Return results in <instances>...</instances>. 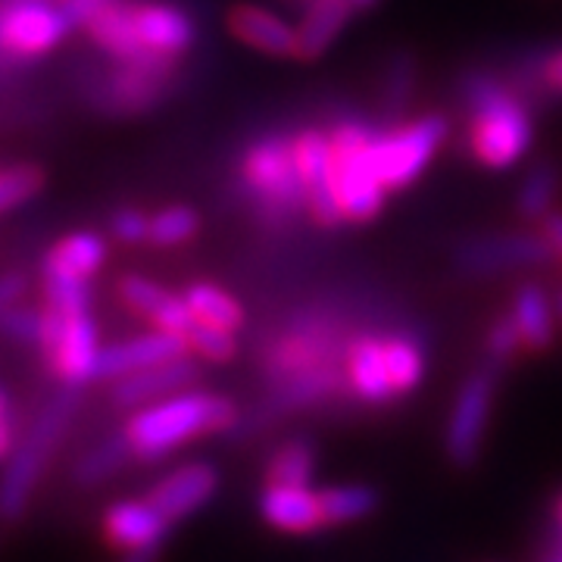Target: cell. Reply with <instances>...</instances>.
<instances>
[{
  "label": "cell",
  "instance_id": "obj_8",
  "mask_svg": "<svg viewBox=\"0 0 562 562\" xmlns=\"http://www.w3.org/2000/svg\"><path fill=\"white\" fill-rule=\"evenodd\" d=\"M41 344L38 350L47 360L54 379L66 387H88L94 384V369L101 357V331L91 310L60 313L54 306H41Z\"/></svg>",
  "mask_w": 562,
  "mask_h": 562
},
{
  "label": "cell",
  "instance_id": "obj_34",
  "mask_svg": "<svg viewBox=\"0 0 562 562\" xmlns=\"http://www.w3.org/2000/svg\"><path fill=\"white\" fill-rule=\"evenodd\" d=\"M201 232V213L188 203H172L162 206L150 216V228H147V244L154 247H179L188 244Z\"/></svg>",
  "mask_w": 562,
  "mask_h": 562
},
{
  "label": "cell",
  "instance_id": "obj_44",
  "mask_svg": "<svg viewBox=\"0 0 562 562\" xmlns=\"http://www.w3.org/2000/svg\"><path fill=\"white\" fill-rule=\"evenodd\" d=\"M538 562H562V535L553 528L547 538L541 541V550H538Z\"/></svg>",
  "mask_w": 562,
  "mask_h": 562
},
{
  "label": "cell",
  "instance_id": "obj_22",
  "mask_svg": "<svg viewBox=\"0 0 562 562\" xmlns=\"http://www.w3.org/2000/svg\"><path fill=\"white\" fill-rule=\"evenodd\" d=\"M120 297L132 313H140L154 328H162V331L184 335L191 328V322H194L181 294L166 291L162 284L147 279V276H122Z\"/></svg>",
  "mask_w": 562,
  "mask_h": 562
},
{
  "label": "cell",
  "instance_id": "obj_49",
  "mask_svg": "<svg viewBox=\"0 0 562 562\" xmlns=\"http://www.w3.org/2000/svg\"><path fill=\"white\" fill-rule=\"evenodd\" d=\"M288 3H294V7H297V10H303V7H310V3H313V0H288Z\"/></svg>",
  "mask_w": 562,
  "mask_h": 562
},
{
  "label": "cell",
  "instance_id": "obj_16",
  "mask_svg": "<svg viewBox=\"0 0 562 562\" xmlns=\"http://www.w3.org/2000/svg\"><path fill=\"white\" fill-rule=\"evenodd\" d=\"M188 353L191 350H188L184 335L154 328L147 335H138V338H125V341L101 347L98 369H94V382H116V379H125V375L140 372L147 366L179 360V357H188Z\"/></svg>",
  "mask_w": 562,
  "mask_h": 562
},
{
  "label": "cell",
  "instance_id": "obj_5",
  "mask_svg": "<svg viewBox=\"0 0 562 562\" xmlns=\"http://www.w3.org/2000/svg\"><path fill=\"white\" fill-rule=\"evenodd\" d=\"M350 338L353 335L347 328V319L335 310L294 313L269 341L262 344V379L272 384L310 372V369H319V366L344 362V350H347Z\"/></svg>",
  "mask_w": 562,
  "mask_h": 562
},
{
  "label": "cell",
  "instance_id": "obj_41",
  "mask_svg": "<svg viewBox=\"0 0 562 562\" xmlns=\"http://www.w3.org/2000/svg\"><path fill=\"white\" fill-rule=\"evenodd\" d=\"M538 81H541L547 91L562 94V47L553 50L550 57H543L541 66H538Z\"/></svg>",
  "mask_w": 562,
  "mask_h": 562
},
{
  "label": "cell",
  "instance_id": "obj_13",
  "mask_svg": "<svg viewBox=\"0 0 562 562\" xmlns=\"http://www.w3.org/2000/svg\"><path fill=\"white\" fill-rule=\"evenodd\" d=\"M128 22L140 50L162 66H179L181 57L198 41V22L176 3L128 0Z\"/></svg>",
  "mask_w": 562,
  "mask_h": 562
},
{
  "label": "cell",
  "instance_id": "obj_40",
  "mask_svg": "<svg viewBox=\"0 0 562 562\" xmlns=\"http://www.w3.org/2000/svg\"><path fill=\"white\" fill-rule=\"evenodd\" d=\"M60 7L72 29H85L106 7V0H60Z\"/></svg>",
  "mask_w": 562,
  "mask_h": 562
},
{
  "label": "cell",
  "instance_id": "obj_46",
  "mask_svg": "<svg viewBox=\"0 0 562 562\" xmlns=\"http://www.w3.org/2000/svg\"><path fill=\"white\" fill-rule=\"evenodd\" d=\"M162 547L166 543H154V547H138V550H125L120 562H160Z\"/></svg>",
  "mask_w": 562,
  "mask_h": 562
},
{
  "label": "cell",
  "instance_id": "obj_21",
  "mask_svg": "<svg viewBox=\"0 0 562 562\" xmlns=\"http://www.w3.org/2000/svg\"><path fill=\"white\" fill-rule=\"evenodd\" d=\"M169 81H172V76H160V72H150L140 66L116 63L110 79L101 85L98 106L106 113H116V116H138V113L160 106Z\"/></svg>",
  "mask_w": 562,
  "mask_h": 562
},
{
  "label": "cell",
  "instance_id": "obj_30",
  "mask_svg": "<svg viewBox=\"0 0 562 562\" xmlns=\"http://www.w3.org/2000/svg\"><path fill=\"white\" fill-rule=\"evenodd\" d=\"M416 94V57L409 50H394L384 63L379 81V110L387 122H397L409 110Z\"/></svg>",
  "mask_w": 562,
  "mask_h": 562
},
{
  "label": "cell",
  "instance_id": "obj_27",
  "mask_svg": "<svg viewBox=\"0 0 562 562\" xmlns=\"http://www.w3.org/2000/svg\"><path fill=\"white\" fill-rule=\"evenodd\" d=\"M384 362H387V379L394 401H403L419 391L425 379V341L416 331H391L384 335Z\"/></svg>",
  "mask_w": 562,
  "mask_h": 562
},
{
  "label": "cell",
  "instance_id": "obj_6",
  "mask_svg": "<svg viewBox=\"0 0 562 562\" xmlns=\"http://www.w3.org/2000/svg\"><path fill=\"white\" fill-rule=\"evenodd\" d=\"M375 135L379 128L362 120H341L328 128L335 154V181L347 222H372L384 210L387 188L375 166Z\"/></svg>",
  "mask_w": 562,
  "mask_h": 562
},
{
  "label": "cell",
  "instance_id": "obj_47",
  "mask_svg": "<svg viewBox=\"0 0 562 562\" xmlns=\"http://www.w3.org/2000/svg\"><path fill=\"white\" fill-rule=\"evenodd\" d=\"M553 522H557L553 528H557V531L562 535V494L557 497V503H553Z\"/></svg>",
  "mask_w": 562,
  "mask_h": 562
},
{
  "label": "cell",
  "instance_id": "obj_2",
  "mask_svg": "<svg viewBox=\"0 0 562 562\" xmlns=\"http://www.w3.org/2000/svg\"><path fill=\"white\" fill-rule=\"evenodd\" d=\"M241 419L238 403L225 394L188 387L135 409L122 431L140 462H157L206 435H228Z\"/></svg>",
  "mask_w": 562,
  "mask_h": 562
},
{
  "label": "cell",
  "instance_id": "obj_45",
  "mask_svg": "<svg viewBox=\"0 0 562 562\" xmlns=\"http://www.w3.org/2000/svg\"><path fill=\"white\" fill-rule=\"evenodd\" d=\"M13 447H16V428H13L10 416H0V462L10 460Z\"/></svg>",
  "mask_w": 562,
  "mask_h": 562
},
{
  "label": "cell",
  "instance_id": "obj_17",
  "mask_svg": "<svg viewBox=\"0 0 562 562\" xmlns=\"http://www.w3.org/2000/svg\"><path fill=\"white\" fill-rule=\"evenodd\" d=\"M344 375H347L350 401L372 406V409L394 403L387 362H384V335H375V331L353 335L344 350Z\"/></svg>",
  "mask_w": 562,
  "mask_h": 562
},
{
  "label": "cell",
  "instance_id": "obj_3",
  "mask_svg": "<svg viewBox=\"0 0 562 562\" xmlns=\"http://www.w3.org/2000/svg\"><path fill=\"white\" fill-rule=\"evenodd\" d=\"M81 406V387H66L41 406L35 422L22 435L10 460L0 472V528H13L29 516V506L35 497L41 475L50 469V462L60 450L69 425Z\"/></svg>",
  "mask_w": 562,
  "mask_h": 562
},
{
  "label": "cell",
  "instance_id": "obj_12",
  "mask_svg": "<svg viewBox=\"0 0 562 562\" xmlns=\"http://www.w3.org/2000/svg\"><path fill=\"white\" fill-rule=\"evenodd\" d=\"M294 157L301 169L303 191H306V216L319 228L331 232L341 228L344 206L338 198V181H335V154L331 138L325 128H301L294 135Z\"/></svg>",
  "mask_w": 562,
  "mask_h": 562
},
{
  "label": "cell",
  "instance_id": "obj_32",
  "mask_svg": "<svg viewBox=\"0 0 562 562\" xmlns=\"http://www.w3.org/2000/svg\"><path fill=\"white\" fill-rule=\"evenodd\" d=\"M560 169L550 160L538 162L528 169V176L516 191V213L525 222H541L547 213H553V203L560 194Z\"/></svg>",
  "mask_w": 562,
  "mask_h": 562
},
{
  "label": "cell",
  "instance_id": "obj_43",
  "mask_svg": "<svg viewBox=\"0 0 562 562\" xmlns=\"http://www.w3.org/2000/svg\"><path fill=\"white\" fill-rule=\"evenodd\" d=\"M541 232H543V238L550 241V247H553V257H557V260H562V213L560 210H553V213H547V216H543Z\"/></svg>",
  "mask_w": 562,
  "mask_h": 562
},
{
  "label": "cell",
  "instance_id": "obj_23",
  "mask_svg": "<svg viewBox=\"0 0 562 562\" xmlns=\"http://www.w3.org/2000/svg\"><path fill=\"white\" fill-rule=\"evenodd\" d=\"M357 7L350 0H313L301 10L297 29V60H316L341 38Z\"/></svg>",
  "mask_w": 562,
  "mask_h": 562
},
{
  "label": "cell",
  "instance_id": "obj_37",
  "mask_svg": "<svg viewBox=\"0 0 562 562\" xmlns=\"http://www.w3.org/2000/svg\"><path fill=\"white\" fill-rule=\"evenodd\" d=\"M41 325L44 316L35 306H25V303H10L3 313H0V335L10 338V341L25 344V347H38L41 344Z\"/></svg>",
  "mask_w": 562,
  "mask_h": 562
},
{
  "label": "cell",
  "instance_id": "obj_24",
  "mask_svg": "<svg viewBox=\"0 0 562 562\" xmlns=\"http://www.w3.org/2000/svg\"><path fill=\"white\" fill-rule=\"evenodd\" d=\"M509 313L516 319L525 353L538 357V353H547L553 347V341H557V310H553V303H550L541 284L525 281L522 288L513 294Z\"/></svg>",
  "mask_w": 562,
  "mask_h": 562
},
{
  "label": "cell",
  "instance_id": "obj_4",
  "mask_svg": "<svg viewBox=\"0 0 562 562\" xmlns=\"http://www.w3.org/2000/svg\"><path fill=\"white\" fill-rule=\"evenodd\" d=\"M238 188L262 228L281 232L306 213L301 169L294 157V135L269 132L244 147Z\"/></svg>",
  "mask_w": 562,
  "mask_h": 562
},
{
  "label": "cell",
  "instance_id": "obj_38",
  "mask_svg": "<svg viewBox=\"0 0 562 562\" xmlns=\"http://www.w3.org/2000/svg\"><path fill=\"white\" fill-rule=\"evenodd\" d=\"M484 353H487V360L501 362L503 369L516 360L519 353H525L522 338H519V328H516L513 313L497 316V319L491 322V328H487V338H484Z\"/></svg>",
  "mask_w": 562,
  "mask_h": 562
},
{
  "label": "cell",
  "instance_id": "obj_11",
  "mask_svg": "<svg viewBox=\"0 0 562 562\" xmlns=\"http://www.w3.org/2000/svg\"><path fill=\"white\" fill-rule=\"evenodd\" d=\"M553 247L543 238V232H494L465 238L453 254V262L462 276L472 279H494L506 272L541 269L553 262Z\"/></svg>",
  "mask_w": 562,
  "mask_h": 562
},
{
  "label": "cell",
  "instance_id": "obj_14",
  "mask_svg": "<svg viewBox=\"0 0 562 562\" xmlns=\"http://www.w3.org/2000/svg\"><path fill=\"white\" fill-rule=\"evenodd\" d=\"M220 469L213 462H181L147 491V501L154 503L169 522L179 525L191 519L194 513H201L203 506L220 494Z\"/></svg>",
  "mask_w": 562,
  "mask_h": 562
},
{
  "label": "cell",
  "instance_id": "obj_19",
  "mask_svg": "<svg viewBox=\"0 0 562 562\" xmlns=\"http://www.w3.org/2000/svg\"><path fill=\"white\" fill-rule=\"evenodd\" d=\"M260 516L269 528L281 535L310 538L325 531L319 494L313 487H288V484H266L260 494Z\"/></svg>",
  "mask_w": 562,
  "mask_h": 562
},
{
  "label": "cell",
  "instance_id": "obj_10",
  "mask_svg": "<svg viewBox=\"0 0 562 562\" xmlns=\"http://www.w3.org/2000/svg\"><path fill=\"white\" fill-rule=\"evenodd\" d=\"M72 22L60 3L50 0H0V57L13 63L38 60L50 54Z\"/></svg>",
  "mask_w": 562,
  "mask_h": 562
},
{
  "label": "cell",
  "instance_id": "obj_15",
  "mask_svg": "<svg viewBox=\"0 0 562 562\" xmlns=\"http://www.w3.org/2000/svg\"><path fill=\"white\" fill-rule=\"evenodd\" d=\"M198 357H179V360L157 362V366H147L140 372H132L125 379L110 382V403L122 409V413H135L140 406H150V403L162 401V397H172L179 391H188L201 382V369H198Z\"/></svg>",
  "mask_w": 562,
  "mask_h": 562
},
{
  "label": "cell",
  "instance_id": "obj_33",
  "mask_svg": "<svg viewBox=\"0 0 562 562\" xmlns=\"http://www.w3.org/2000/svg\"><path fill=\"white\" fill-rule=\"evenodd\" d=\"M41 291L44 303L60 313H81L91 310V279L66 272L60 266H41Z\"/></svg>",
  "mask_w": 562,
  "mask_h": 562
},
{
  "label": "cell",
  "instance_id": "obj_18",
  "mask_svg": "<svg viewBox=\"0 0 562 562\" xmlns=\"http://www.w3.org/2000/svg\"><path fill=\"white\" fill-rule=\"evenodd\" d=\"M176 525L162 516L154 503L147 501H120L106 506L101 519L103 541L116 550H138V547H154L166 543Z\"/></svg>",
  "mask_w": 562,
  "mask_h": 562
},
{
  "label": "cell",
  "instance_id": "obj_7",
  "mask_svg": "<svg viewBox=\"0 0 562 562\" xmlns=\"http://www.w3.org/2000/svg\"><path fill=\"white\" fill-rule=\"evenodd\" d=\"M501 362L484 357L457 384V394L450 401L447 422H443V457L460 472L475 469L482 460L487 428L494 419V403L501 391Z\"/></svg>",
  "mask_w": 562,
  "mask_h": 562
},
{
  "label": "cell",
  "instance_id": "obj_36",
  "mask_svg": "<svg viewBox=\"0 0 562 562\" xmlns=\"http://www.w3.org/2000/svg\"><path fill=\"white\" fill-rule=\"evenodd\" d=\"M41 188H44V172L38 166L22 162V166L0 169V216L38 198Z\"/></svg>",
  "mask_w": 562,
  "mask_h": 562
},
{
  "label": "cell",
  "instance_id": "obj_1",
  "mask_svg": "<svg viewBox=\"0 0 562 562\" xmlns=\"http://www.w3.org/2000/svg\"><path fill=\"white\" fill-rule=\"evenodd\" d=\"M465 110V150L484 169H509L535 144V116L525 98L487 69H465L460 76Z\"/></svg>",
  "mask_w": 562,
  "mask_h": 562
},
{
  "label": "cell",
  "instance_id": "obj_29",
  "mask_svg": "<svg viewBox=\"0 0 562 562\" xmlns=\"http://www.w3.org/2000/svg\"><path fill=\"white\" fill-rule=\"evenodd\" d=\"M106 254H110V244H106L101 232H72V235H66L63 241H57L47 250L44 262L91 279L94 272H101Z\"/></svg>",
  "mask_w": 562,
  "mask_h": 562
},
{
  "label": "cell",
  "instance_id": "obj_31",
  "mask_svg": "<svg viewBox=\"0 0 562 562\" xmlns=\"http://www.w3.org/2000/svg\"><path fill=\"white\" fill-rule=\"evenodd\" d=\"M181 297L198 322L222 325L232 331H238L244 325V306L238 303V297H232L216 281H191Z\"/></svg>",
  "mask_w": 562,
  "mask_h": 562
},
{
  "label": "cell",
  "instance_id": "obj_26",
  "mask_svg": "<svg viewBox=\"0 0 562 562\" xmlns=\"http://www.w3.org/2000/svg\"><path fill=\"white\" fill-rule=\"evenodd\" d=\"M319 494L322 516L328 528H344V525H357L372 519L382 509V491L375 484L350 482V484H328L316 491Z\"/></svg>",
  "mask_w": 562,
  "mask_h": 562
},
{
  "label": "cell",
  "instance_id": "obj_28",
  "mask_svg": "<svg viewBox=\"0 0 562 562\" xmlns=\"http://www.w3.org/2000/svg\"><path fill=\"white\" fill-rule=\"evenodd\" d=\"M319 465V450L313 438H288L276 443V450L266 457L262 484H288V487H313Z\"/></svg>",
  "mask_w": 562,
  "mask_h": 562
},
{
  "label": "cell",
  "instance_id": "obj_20",
  "mask_svg": "<svg viewBox=\"0 0 562 562\" xmlns=\"http://www.w3.org/2000/svg\"><path fill=\"white\" fill-rule=\"evenodd\" d=\"M228 32L266 57L297 60V29L288 20H281L279 13H272L269 7L235 3L228 10Z\"/></svg>",
  "mask_w": 562,
  "mask_h": 562
},
{
  "label": "cell",
  "instance_id": "obj_39",
  "mask_svg": "<svg viewBox=\"0 0 562 562\" xmlns=\"http://www.w3.org/2000/svg\"><path fill=\"white\" fill-rule=\"evenodd\" d=\"M147 228H150V216H144L138 206H122L110 220V235L120 244H144Z\"/></svg>",
  "mask_w": 562,
  "mask_h": 562
},
{
  "label": "cell",
  "instance_id": "obj_9",
  "mask_svg": "<svg viewBox=\"0 0 562 562\" xmlns=\"http://www.w3.org/2000/svg\"><path fill=\"white\" fill-rule=\"evenodd\" d=\"M450 125L441 113H425L419 120L391 122L375 135V166L382 184L391 191H403L425 172V166L441 150Z\"/></svg>",
  "mask_w": 562,
  "mask_h": 562
},
{
  "label": "cell",
  "instance_id": "obj_42",
  "mask_svg": "<svg viewBox=\"0 0 562 562\" xmlns=\"http://www.w3.org/2000/svg\"><path fill=\"white\" fill-rule=\"evenodd\" d=\"M29 279L22 272H0V313L25 294Z\"/></svg>",
  "mask_w": 562,
  "mask_h": 562
},
{
  "label": "cell",
  "instance_id": "obj_25",
  "mask_svg": "<svg viewBox=\"0 0 562 562\" xmlns=\"http://www.w3.org/2000/svg\"><path fill=\"white\" fill-rule=\"evenodd\" d=\"M132 460H138V457H135L132 443L125 438V431H120V435H106L103 441L91 443L79 460L72 462L69 482L76 484V487H81V491H94V487H101V484H106L110 479H116Z\"/></svg>",
  "mask_w": 562,
  "mask_h": 562
},
{
  "label": "cell",
  "instance_id": "obj_48",
  "mask_svg": "<svg viewBox=\"0 0 562 562\" xmlns=\"http://www.w3.org/2000/svg\"><path fill=\"white\" fill-rule=\"evenodd\" d=\"M0 416H10V397L0 391Z\"/></svg>",
  "mask_w": 562,
  "mask_h": 562
},
{
  "label": "cell",
  "instance_id": "obj_35",
  "mask_svg": "<svg viewBox=\"0 0 562 562\" xmlns=\"http://www.w3.org/2000/svg\"><path fill=\"white\" fill-rule=\"evenodd\" d=\"M184 341L191 357H198L203 362H232L238 357V338L232 328H222V325H210V322H191V328L184 331Z\"/></svg>",
  "mask_w": 562,
  "mask_h": 562
},
{
  "label": "cell",
  "instance_id": "obj_50",
  "mask_svg": "<svg viewBox=\"0 0 562 562\" xmlns=\"http://www.w3.org/2000/svg\"><path fill=\"white\" fill-rule=\"evenodd\" d=\"M557 310H560V316H562V291H560V297H557Z\"/></svg>",
  "mask_w": 562,
  "mask_h": 562
}]
</instances>
